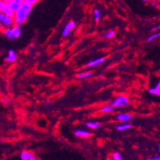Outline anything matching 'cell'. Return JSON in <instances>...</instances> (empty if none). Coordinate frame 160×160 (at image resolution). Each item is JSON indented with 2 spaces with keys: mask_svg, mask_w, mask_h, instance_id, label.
I'll return each instance as SVG.
<instances>
[{
  "mask_svg": "<svg viewBox=\"0 0 160 160\" xmlns=\"http://www.w3.org/2000/svg\"><path fill=\"white\" fill-rule=\"evenodd\" d=\"M115 36V31H108L104 34L103 38H106V39H111V38H113Z\"/></svg>",
  "mask_w": 160,
  "mask_h": 160,
  "instance_id": "20",
  "label": "cell"
},
{
  "mask_svg": "<svg viewBox=\"0 0 160 160\" xmlns=\"http://www.w3.org/2000/svg\"><path fill=\"white\" fill-rule=\"evenodd\" d=\"M93 75L92 71H84V72L78 73L76 75V78L78 79H85V78H90Z\"/></svg>",
  "mask_w": 160,
  "mask_h": 160,
  "instance_id": "16",
  "label": "cell"
},
{
  "mask_svg": "<svg viewBox=\"0 0 160 160\" xmlns=\"http://www.w3.org/2000/svg\"><path fill=\"white\" fill-rule=\"evenodd\" d=\"M74 135L78 138H89L91 136V131H87V130H82V129H78L75 130L74 131Z\"/></svg>",
  "mask_w": 160,
  "mask_h": 160,
  "instance_id": "12",
  "label": "cell"
},
{
  "mask_svg": "<svg viewBox=\"0 0 160 160\" xmlns=\"http://www.w3.org/2000/svg\"><path fill=\"white\" fill-rule=\"evenodd\" d=\"M101 122H97V121H88V122H86V126H87V128H90V129L92 130H95L98 129L101 127Z\"/></svg>",
  "mask_w": 160,
  "mask_h": 160,
  "instance_id": "15",
  "label": "cell"
},
{
  "mask_svg": "<svg viewBox=\"0 0 160 160\" xmlns=\"http://www.w3.org/2000/svg\"><path fill=\"white\" fill-rule=\"evenodd\" d=\"M0 30H1V31H4V30H5V28H4L3 25H2L1 22H0Z\"/></svg>",
  "mask_w": 160,
  "mask_h": 160,
  "instance_id": "27",
  "label": "cell"
},
{
  "mask_svg": "<svg viewBox=\"0 0 160 160\" xmlns=\"http://www.w3.org/2000/svg\"><path fill=\"white\" fill-rule=\"evenodd\" d=\"M20 159L21 160H38V157L31 151H23L20 154Z\"/></svg>",
  "mask_w": 160,
  "mask_h": 160,
  "instance_id": "7",
  "label": "cell"
},
{
  "mask_svg": "<svg viewBox=\"0 0 160 160\" xmlns=\"http://www.w3.org/2000/svg\"><path fill=\"white\" fill-rule=\"evenodd\" d=\"M132 128V125L129 122H121L115 126V129L118 131H125Z\"/></svg>",
  "mask_w": 160,
  "mask_h": 160,
  "instance_id": "14",
  "label": "cell"
},
{
  "mask_svg": "<svg viewBox=\"0 0 160 160\" xmlns=\"http://www.w3.org/2000/svg\"><path fill=\"white\" fill-rule=\"evenodd\" d=\"M159 38H160V30L159 31H155L153 34H151V35L148 38L147 41H148V42H152L153 41H155V39Z\"/></svg>",
  "mask_w": 160,
  "mask_h": 160,
  "instance_id": "18",
  "label": "cell"
},
{
  "mask_svg": "<svg viewBox=\"0 0 160 160\" xmlns=\"http://www.w3.org/2000/svg\"><path fill=\"white\" fill-rule=\"evenodd\" d=\"M145 160H160V155H157V156H154L152 158H147Z\"/></svg>",
  "mask_w": 160,
  "mask_h": 160,
  "instance_id": "25",
  "label": "cell"
},
{
  "mask_svg": "<svg viewBox=\"0 0 160 160\" xmlns=\"http://www.w3.org/2000/svg\"><path fill=\"white\" fill-rule=\"evenodd\" d=\"M115 108H114L112 105H106V106H103V107H102L101 108V109H100V111L102 113H103V114H108V113H111L113 112V111H115Z\"/></svg>",
  "mask_w": 160,
  "mask_h": 160,
  "instance_id": "17",
  "label": "cell"
},
{
  "mask_svg": "<svg viewBox=\"0 0 160 160\" xmlns=\"http://www.w3.org/2000/svg\"><path fill=\"white\" fill-rule=\"evenodd\" d=\"M111 160H123V158L119 152H114L111 155Z\"/></svg>",
  "mask_w": 160,
  "mask_h": 160,
  "instance_id": "21",
  "label": "cell"
},
{
  "mask_svg": "<svg viewBox=\"0 0 160 160\" xmlns=\"http://www.w3.org/2000/svg\"><path fill=\"white\" fill-rule=\"evenodd\" d=\"M158 151L160 153V142L158 144Z\"/></svg>",
  "mask_w": 160,
  "mask_h": 160,
  "instance_id": "29",
  "label": "cell"
},
{
  "mask_svg": "<svg viewBox=\"0 0 160 160\" xmlns=\"http://www.w3.org/2000/svg\"><path fill=\"white\" fill-rule=\"evenodd\" d=\"M159 113H160V111H159Z\"/></svg>",
  "mask_w": 160,
  "mask_h": 160,
  "instance_id": "31",
  "label": "cell"
},
{
  "mask_svg": "<svg viewBox=\"0 0 160 160\" xmlns=\"http://www.w3.org/2000/svg\"><path fill=\"white\" fill-rule=\"evenodd\" d=\"M159 30H160V22H158V24H156L155 27H153L152 29H151V31H152V32H155V31H159Z\"/></svg>",
  "mask_w": 160,
  "mask_h": 160,
  "instance_id": "23",
  "label": "cell"
},
{
  "mask_svg": "<svg viewBox=\"0 0 160 160\" xmlns=\"http://www.w3.org/2000/svg\"><path fill=\"white\" fill-rule=\"evenodd\" d=\"M149 93L155 96H160V78H158L156 83L149 88Z\"/></svg>",
  "mask_w": 160,
  "mask_h": 160,
  "instance_id": "13",
  "label": "cell"
},
{
  "mask_svg": "<svg viewBox=\"0 0 160 160\" xmlns=\"http://www.w3.org/2000/svg\"><path fill=\"white\" fill-rule=\"evenodd\" d=\"M0 11L5 13L6 15L12 17V18H14L15 16V11L10 8L9 4L4 2L3 0H0Z\"/></svg>",
  "mask_w": 160,
  "mask_h": 160,
  "instance_id": "5",
  "label": "cell"
},
{
  "mask_svg": "<svg viewBox=\"0 0 160 160\" xmlns=\"http://www.w3.org/2000/svg\"><path fill=\"white\" fill-rule=\"evenodd\" d=\"M3 35L6 38H8L10 40H15L19 38L22 35V29L21 27L17 25H14L11 28H6L4 31H2Z\"/></svg>",
  "mask_w": 160,
  "mask_h": 160,
  "instance_id": "2",
  "label": "cell"
},
{
  "mask_svg": "<svg viewBox=\"0 0 160 160\" xmlns=\"http://www.w3.org/2000/svg\"><path fill=\"white\" fill-rule=\"evenodd\" d=\"M4 2H7V3H9L10 2V1H11V0H3Z\"/></svg>",
  "mask_w": 160,
  "mask_h": 160,
  "instance_id": "30",
  "label": "cell"
},
{
  "mask_svg": "<svg viewBox=\"0 0 160 160\" xmlns=\"http://www.w3.org/2000/svg\"><path fill=\"white\" fill-rule=\"evenodd\" d=\"M2 103L4 104V105H9L10 103H11V101H10L8 98H3V99L2 100Z\"/></svg>",
  "mask_w": 160,
  "mask_h": 160,
  "instance_id": "24",
  "label": "cell"
},
{
  "mask_svg": "<svg viewBox=\"0 0 160 160\" xmlns=\"http://www.w3.org/2000/svg\"><path fill=\"white\" fill-rule=\"evenodd\" d=\"M151 0H142V2H143V3H148V2H151Z\"/></svg>",
  "mask_w": 160,
  "mask_h": 160,
  "instance_id": "28",
  "label": "cell"
},
{
  "mask_svg": "<svg viewBox=\"0 0 160 160\" xmlns=\"http://www.w3.org/2000/svg\"><path fill=\"white\" fill-rule=\"evenodd\" d=\"M132 115L129 113H119L116 116L117 120L120 122H128L132 119Z\"/></svg>",
  "mask_w": 160,
  "mask_h": 160,
  "instance_id": "10",
  "label": "cell"
},
{
  "mask_svg": "<svg viewBox=\"0 0 160 160\" xmlns=\"http://www.w3.org/2000/svg\"><path fill=\"white\" fill-rule=\"evenodd\" d=\"M0 22L3 25L5 29L15 25L14 18L8 16V15H6L5 13L1 12V11H0Z\"/></svg>",
  "mask_w": 160,
  "mask_h": 160,
  "instance_id": "4",
  "label": "cell"
},
{
  "mask_svg": "<svg viewBox=\"0 0 160 160\" xmlns=\"http://www.w3.org/2000/svg\"><path fill=\"white\" fill-rule=\"evenodd\" d=\"M32 6L29 5V4L25 2L18 11H15V16H14L15 25L19 26V27L23 25L28 21L31 11H32Z\"/></svg>",
  "mask_w": 160,
  "mask_h": 160,
  "instance_id": "1",
  "label": "cell"
},
{
  "mask_svg": "<svg viewBox=\"0 0 160 160\" xmlns=\"http://www.w3.org/2000/svg\"><path fill=\"white\" fill-rule=\"evenodd\" d=\"M51 103H52V102H51V100H47V101L44 102V106H49L51 105Z\"/></svg>",
  "mask_w": 160,
  "mask_h": 160,
  "instance_id": "26",
  "label": "cell"
},
{
  "mask_svg": "<svg viewBox=\"0 0 160 160\" xmlns=\"http://www.w3.org/2000/svg\"><path fill=\"white\" fill-rule=\"evenodd\" d=\"M106 61V58L105 57H99V58H95V59L91 60L90 62H88V63L86 64V68H95L97 66H99L101 64L103 63L104 62Z\"/></svg>",
  "mask_w": 160,
  "mask_h": 160,
  "instance_id": "8",
  "label": "cell"
},
{
  "mask_svg": "<svg viewBox=\"0 0 160 160\" xmlns=\"http://www.w3.org/2000/svg\"><path fill=\"white\" fill-rule=\"evenodd\" d=\"M24 3H25V0H11L8 4H9L10 8L15 12V11H18Z\"/></svg>",
  "mask_w": 160,
  "mask_h": 160,
  "instance_id": "11",
  "label": "cell"
},
{
  "mask_svg": "<svg viewBox=\"0 0 160 160\" xmlns=\"http://www.w3.org/2000/svg\"><path fill=\"white\" fill-rule=\"evenodd\" d=\"M40 1H42V0H25V2L26 3L29 4V5L32 6V7H34V6L36 5L37 3H38Z\"/></svg>",
  "mask_w": 160,
  "mask_h": 160,
  "instance_id": "22",
  "label": "cell"
},
{
  "mask_svg": "<svg viewBox=\"0 0 160 160\" xmlns=\"http://www.w3.org/2000/svg\"><path fill=\"white\" fill-rule=\"evenodd\" d=\"M93 16H94V19L96 22H98L101 19V11L98 9H95L93 11Z\"/></svg>",
  "mask_w": 160,
  "mask_h": 160,
  "instance_id": "19",
  "label": "cell"
},
{
  "mask_svg": "<svg viewBox=\"0 0 160 160\" xmlns=\"http://www.w3.org/2000/svg\"><path fill=\"white\" fill-rule=\"evenodd\" d=\"M76 27V22L74 20H71L70 22L66 24L65 27L63 28L62 31V37H68V35L72 32V31Z\"/></svg>",
  "mask_w": 160,
  "mask_h": 160,
  "instance_id": "6",
  "label": "cell"
},
{
  "mask_svg": "<svg viewBox=\"0 0 160 160\" xmlns=\"http://www.w3.org/2000/svg\"><path fill=\"white\" fill-rule=\"evenodd\" d=\"M111 105H112L115 108H127L130 105L129 98L124 95H120L113 100L111 102Z\"/></svg>",
  "mask_w": 160,
  "mask_h": 160,
  "instance_id": "3",
  "label": "cell"
},
{
  "mask_svg": "<svg viewBox=\"0 0 160 160\" xmlns=\"http://www.w3.org/2000/svg\"><path fill=\"white\" fill-rule=\"evenodd\" d=\"M17 58H18V56H17V54L15 52V50L11 49L9 50L8 53V55L5 58V62H8V63H13L17 61Z\"/></svg>",
  "mask_w": 160,
  "mask_h": 160,
  "instance_id": "9",
  "label": "cell"
}]
</instances>
